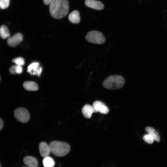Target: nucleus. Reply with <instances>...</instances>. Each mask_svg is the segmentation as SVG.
Segmentation results:
<instances>
[{
    "label": "nucleus",
    "mask_w": 167,
    "mask_h": 167,
    "mask_svg": "<svg viewBox=\"0 0 167 167\" xmlns=\"http://www.w3.org/2000/svg\"><path fill=\"white\" fill-rule=\"evenodd\" d=\"M69 9L67 0H53L49 5L50 13L53 18L56 19H61L66 16Z\"/></svg>",
    "instance_id": "1"
},
{
    "label": "nucleus",
    "mask_w": 167,
    "mask_h": 167,
    "mask_svg": "<svg viewBox=\"0 0 167 167\" xmlns=\"http://www.w3.org/2000/svg\"><path fill=\"white\" fill-rule=\"evenodd\" d=\"M125 80L122 76L119 75H110L103 81L102 85L105 88L114 90L122 88L124 85Z\"/></svg>",
    "instance_id": "2"
},
{
    "label": "nucleus",
    "mask_w": 167,
    "mask_h": 167,
    "mask_svg": "<svg viewBox=\"0 0 167 167\" xmlns=\"http://www.w3.org/2000/svg\"><path fill=\"white\" fill-rule=\"evenodd\" d=\"M49 146L50 152L55 156L59 157L66 155L70 150V145L64 142L53 141L50 143Z\"/></svg>",
    "instance_id": "3"
},
{
    "label": "nucleus",
    "mask_w": 167,
    "mask_h": 167,
    "mask_svg": "<svg viewBox=\"0 0 167 167\" xmlns=\"http://www.w3.org/2000/svg\"><path fill=\"white\" fill-rule=\"evenodd\" d=\"M86 40L88 42L96 44H102L105 41V38L101 32L95 30L88 32L85 36Z\"/></svg>",
    "instance_id": "4"
},
{
    "label": "nucleus",
    "mask_w": 167,
    "mask_h": 167,
    "mask_svg": "<svg viewBox=\"0 0 167 167\" xmlns=\"http://www.w3.org/2000/svg\"><path fill=\"white\" fill-rule=\"evenodd\" d=\"M14 115L17 120L23 123L27 122L30 118L28 111L25 109L22 108L16 109L14 112Z\"/></svg>",
    "instance_id": "5"
},
{
    "label": "nucleus",
    "mask_w": 167,
    "mask_h": 167,
    "mask_svg": "<svg viewBox=\"0 0 167 167\" xmlns=\"http://www.w3.org/2000/svg\"><path fill=\"white\" fill-rule=\"evenodd\" d=\"M42 68L39 66L38 62H33L30 64L28 67L27 71L31 74L36 75L39 76L41 72Z\"/></svg>",
    "instance_id": "6"
},
{
    "label": "nucleus",
    "mask_w": 167,
    "mask_h": 167,
    "mask_svg": "<svg viewBox=\"0 0 167 167\" xmlns=\"http://www.w3.org/2000/svg\"><path fill=\"white\" fill-rule=\"evenodd\" d=\"M23 39V35L20 33H17L13 36L9 37L7 40V43L11 47H15L18 45Z\"/></svg>",
    "instance_id": "7"
},
{
    "label": "nucleus",
    "mask_w": 167,
    "mask_h": 167,
    "mask_svg": "<svg viewBox=\"0 0 167 167\" xmlns=\"http://www.w3.org/2000/svg\"><path fill=\"white\" fill-rule=\"evenodd\" d=\"M92 106L97 112L100 113L107 114L109 111L108 107L104 103L100 101H95L93 103Z\"/></svg>",
    "instance_id": "8"
},
{
    "label": "nucleus",
    "mask_w": 167,
    "mask_h": 167,
    "mask_svg": "<svg viewBox=\"0 0 167 167\" xmlns=\"http://www.w3.org/2000/svg\"><path fill=\"white\" fill-rule=\"evenodd\" d=\"M84 3L87 6L97 10H102L104 7L102 2L95 0H85Z\"/></svg>",
    "instance_id": "9"
},
{
    "label": "nucleus",
    "mask_w": 167,
    "mask_h": 167,
    "mask_svg": "<svg viewBox=\"0 0 167 167\" xmlns=\"http://www.w3.org/2000/svg\"><path fill=\"white\" fill-rule=\"evenodd\" d=\"M82 112L84 116L88 119L91 117L93 113L97 112L93 106L88 104L85 105L83 107Z\"/></svg>",
    "instance_id": "10"
},
{
    "label": "nucleus",
    "mask_w": 167,
    "mask_h": 167,
    "mask_svg": "<svg viewBox=\"0 0 167 167\" xmlns=\"http://www.w3.org/2000/svg\"><path fill=\"white\" fill-rule=\"evenodd\" d=\"M39 150L41 156L44 157L48 156L50 152L49 145L45 142L39 144Z\"/></svg>",
    "instance_id": "11"
},
{
    "label": "nucleus",
    "mask_w": 167,
    "mask_h": 167,
    "mask_svg": "<svg viewBox=\"0 0 167 167\" xmlns=\"http://www.w3.org/2000/svg\"><path fill=\"white\" fill-rule=\"evenodd\" d=\"M68 19L69 21L73 24H77L79 23L80 17L79 11L75 10L71 12L68 15Z\"/></svg>",
    "instance_id": "12"
},
{
    "label": "nucleus",
    "mask_w": 167,
    "mask_h": 167,
    "mask_svg": "<svg viewBox=\"0 0 167 167\" xmlns=\"http://www.w3.org/2000/svg\"><path fill=\"white\" fill-rule=\"evenodd\" d=\"M23 161L24 163L28 167H37V161L34 157L26 156L24 158Z\"/></svg>",
    "instance_id": "13"
},
{
    "label": "nucleus",
    "mask_w": 167,
    "mask_h": 167,
    "mask_svg": "<svg viewBox=\"0 0 167 167\" xmlns=\"http://www.w3.org/2000/svg\"><path fill=\"white\" fill-rule=\"evenodd\" d=\"M24 88L28 91H36L38 89L37 84L33 81H26L23 84Z\"/></svg>",
    "instance_id": "14"
},
{
    "label": "nucleus",
    "mask_w": 167,
    "mask_h": 167,
    "mask_svg": "<svg viewBox=\"0 0 167 167\" xmlns=\"http://www.w3.org/2000/svg\"><path fill=\"white\" fill-rule=\"evenodd\" d=\"M145 131L148 134L151 135L153 138L154 140L159 142L160 141V138L158 133L153 128L147 126L145 128Z\"/></svg>",
    "instance_id": "15"
},
{
    "label": "nucleus",
    "mask_w": 167,
    "mask_h": 167,
    "mask_svg": "<svg viewBox=\"0 0 167 167\" xmlns=\"http://www.w3.org/2000/svg\"><path fill=\"white\" fill-rule=\"evenodd\" d=\"M0 35L3 39L9 38L10 35V32L7 27L5 25H2L0 29Z\"/></svg>",
    "instance_id": "16"
},
{
    "label": "nucleus",
    "mask_w": 167,
    "mask_h": 167,
    "mask_svg": "<svg viewBox=\"0 0 167 167\" xmlns=\"http://www.w3.org/2000/svg\"><path fill=\"white\" fill-rule=\"evenodd\" d=\"M43 164L44 167H53L54 162L52 158L48 156L44 158L43 160Z\"/></svg>",
    "instance_id": "17"
},
{
    "label": "nucleus",
    "mask_w": 167,
    "mask_h": 167,
    "mask_svg": "<svg viewBox=\"0 0 167 167\" xmlns=\"http://www.w3.org/2000/svg\"><path fill=\"white\" fill-rule=\"evenodd\" d=\"M143 138L145 142L148 144L153 143L154 140L153 137L148 134L144 135L143 136Z\"/></svg>",
    "instance_id": "18"
},
{
    "label": "nucleus",
    "mask_w": 167,
    "mask_h": 167,
    "mask_svg": "<svg viewBox=\"0 0 167 167\" xmlns=\"http://www.w3.org/2000/svg\"><path fill=\"white\" fill-rule=\"evenodd\" d=\"M12 62L15 64L16 65L21 66L24 64V60L21 57H19L13 59L12 60Z\"/></svg>",
    "instance_id": "19"
},
{
    "label": "nucleus",
    "mask_w": 167,
    "mask_h": 167,
    "mask_svg": "<svg viewBox=\"0 0 167 167\" xmlns=\"http://www.w3.org/2000/svg\"><path fill=\"white\" fill-rule=\"evenodd\" d=\"M10 0H0V7L1 9H4L8 7Z\"/></svg>",
    "instance_id": "20"
},
{
    "label": "nucleus",
    "mask_w": 167,
    "mask_h": 167,
    "mask_svg": "<svg viewBox=\"0 0 167 167\" xmlns=\"http://www.w3.org/2000/svg\"><path fill=\"white\" fill-rule=\"evenodd\" d=\"M15 70L16 74H21L23 71L21 66L16 65L15 66Z\"/></svg>",
    "instance_id": "21"
},
{
    "label": "nucleus",
    "mask_w": 167,
    "mask_h": 167,
    "mask_svg": "<svg viewBox=\"0 0 167 167\" xmlns=\"http://www.w3.org/2000/svg\"><path fill=\"white\" fill-rule=\"evenodd\" d=\"M10 73L12 74H16L15 70V66H11L9 69Z\"/></svg>",
    "instance_id": "22"
},
{
    "label": "nucleus",
    "mask_w": 167,
    "mask_h": 167,
    "mask_svg": "<svg viewBox=\"0 0 167 167\" xmlns=\"http://www.w3.org/2000/svg\"><path fill=\"white\" fill-rule=\"evenodd\" d=\"M53 0H43L44 4L45 5L49 4Z\"/></svg>",
    "instance_id": "23"
},
{
    "label": "nucleus",
    "mask_w": 167,
    "mask_h": 167,
    "mask_svg": "<svg viewBox=\"0 0 167 167\" xmlns=\"http://www.w3.org/2000/svg\"><path fill=\"white\" fill-rule=\"evenodd\" d=\"M3 121L0 118V130L1 131L3 126Z\"/></svg>",
    "instance_id": "24"
}]
</instances>
